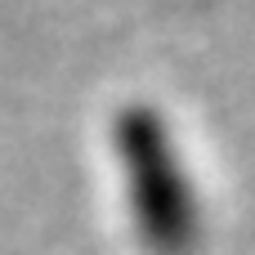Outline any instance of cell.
<instances>
[{
  "instance_id": "1",
  "label": "cell",
  "mask_w": 255,
  "mask_h": 255,
  "mask_svg": "<svg viewBox=\"0 0 255 255\" xmlns=\"http://www.w3.org/2000/svg\"><path fill=\"white\" fill-rule=\"evenodd\" d=\"M126 161L134 170V206H139L148 238L170 242V247L184 242V233L193 224V197L184 193V179L175 170V157H170L157 121L139 117L134 126H126Z\"/></svg>"
}]
</instances>
